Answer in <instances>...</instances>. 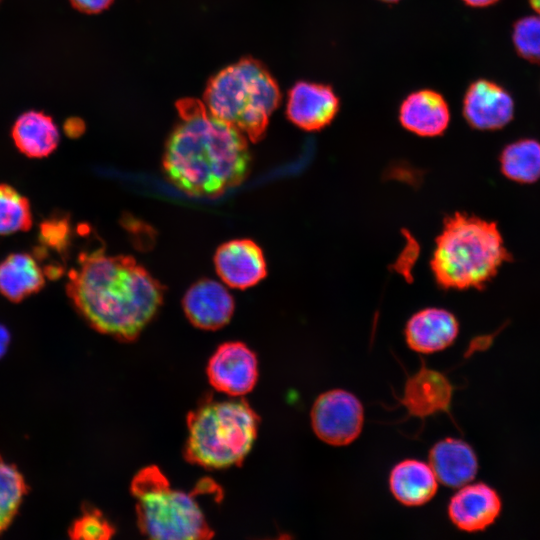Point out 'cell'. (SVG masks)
<instances>
[{
    "instance_id": "4316f807",
    "label": "cell",
    "mask_w": 540,
    "mask_h": 540,
    "mask_svg": "<svg viewBox=\"0 0 540 540\" xmlns=\"http://www.w3.org/2000/svg\"><path fill=\"white\" fill-rule=\"evenodd\" d=\"M113 0H70L72 6L80 12L95 14L105 10Z\"/></svg>"
},
{
    "instance_id": "d4e9b609",
    "label": "cell",
    "mask_w": 540,
    "mask_h": 540,
    "mask_svg": "<svg viewBox=\"0 0 540 540\" xmlns=\"http://www.w3.org/2000/svg\"><path fill=\"white\" fill-rule=\"evenodd\" d=\"M115 530L104 515L96 508L86 507L83 513L71 524L69 536L72 539H109Z\"/></svg>"
},
{
    "instance_id": "3957f363",
    "label": "cell",
    "mask_w": 540,
    "mask_h": 540,
    "mask_svg": "<svg viewBox=\"0 0 540 540\" xmlns=\"http://www.w3.org/2000/svg\"><path fill=\"white\" fill-rule=\"evenodd\" d=\"M511 259L495 222L455 212L444 220L430 266L444 289H481Z\"/></svg>"
},
{
    "instance_id": "d6986e66",
    "label": "cell",
    "mask_w": 540,
    "mask_h": 540,
    "mask_svg": "<svg viewBox=\"0 0 540 540\" xmlns=\"http://www.w3.org/2000/svg\"><path fill=\"white\" fill-rule=\"evenodd\" d=\"M11 134L18 150L30 158L50 155L60 140L59 130L52 117L36 110L22 113L16 119Z\"/></svg>"
},
{
    "instance_id": "83f0119b",
    "label": "cell",
    "mask_w": 540,
    "mask_h": 540,
    "mask_svg": "<svg viewBox=\"0 0 540 540\" xmlns=\"http://www.w3.org/2000/svg\"><path fill=\"white\" fill-rule=\"evenodd\" d=\"M64 127L65 132L68 136L76 137L83 132L84 124L81 122L80 119L70 118L66 121Z\"/></svg>"
},
{
    "instance_id": "2e32d148",
    "label": "cell",
    "mask_w": 540,
    "mask_h": 540,
    "mask_svg": "<svg viewBox=\"0 0 540 540\" xmlns=\"http://www.w3.org/2000/svg\"><path fill=\"white\" fill-rule=\"evenodd\" d=\"M428 464L439 483L457 489L472 482L479 469L474 449L467 442L450 437L431 447Z\"/></svg>"
},
{
    "instance_id": "30bf717a",
    "label": "cell",
    "mask_w": 540,
    "mask_h": 540,
    "mask_svg": "<svg viewBox=\"0 0 540 540\" xmlns=\"http://www.w3.org/2000/svg\"><path fill=\"white\" fill-rule=\"evenodd\" d=\"M454 386L448 377L423 362L417 372L406 379L399 403L409 416L425 419L449 413Z\"/></svg>"
},
{
    "instance_id": "5bb4252c",
    "label": "cell",
    "mask_w": 540,
    "mask_h": 540,
    "mask_svg": "<svg viewBox=\"0 0 540 540\" xmlns=\"http://www.w3.org/2000/svg\"><path fill=\"white\" fill-rule=\"evenodd\" d=\"M183 309L194 326L216 330L230 321L234 312V300L219 282L202 279L187 290L183 298Z\"/></svg>"
},
{
    "instance_id": "6da1fadb",
    "label": "cell",
    "mask_w": 540,
    "mask_h": 540,
    "mask_svg": "<svg viewBox=\"0 0 540 540\" xmlns=\"http://www.w3.org/2000/svg\"><path fill=\"white\" fill-rule=\"evenodd\" d=\"M66 291L93 329L127 342L153 319L164 297L162 284L133 257L107 255L104 248L79 255Z\"/></svg>"
},
{
    "instance_id": "4dcf8cb0",
    "label": "cell",
    "mask_w": 540,
    "mask_h": 540,
    "mask_svg": "<svg viewBox=\"0 0 540 540\" xmlns=\"http://www.w3.org/2000/svg\"><path fill=\"white\" fill-rule=\"evenodd\" d=\"M532 8L540 15V0H529Z\"/></svg>"
},
{
    "instance_id": "277c9868",
    "label": "cell",
    "mask_w": 540,
    "mask_h": 540,
    "mask_svg": "<svg viewBox=\"0 0 540 540\" xmlns=\"http://www.w3.org/2000/svg\"><path fill=\"white\" fill-rule=\"evenodd\" d=\"M258 424V415L243 399H206L187 417L185 458L207 469L239 465L256 440Z\"/></svg>"
},
{
    "instance_id": "e0dca14e",
    "label": "cell",
    "mask_w": 540,
    "mask_h": 540,
    "mask_svg": "<svg viewBox=\"0 0 540 540\" xmlns=\"http://www.w3.org/2000/svg\"><path fill=\"white\" fill-rule=\"evenodd\" d=\"M399 121L406 130L419 136H439L449 125V106L445 98L434 90L414 91L401 103Z\"/></svg>"
},
{
    "instance_id": "cb8c5ba5",
    "label": "cell",
    "mask_w": 540,
    "mask_h": 540,
    "mask_svg": "<svg viewBox=\"0 0 540 540\" xmlns=\"http://www.w3.org/2000/svg\"><path fill=\"white\" fill-rule=\"evenodd\" d=\"M512 40L522 58L534 63L540 62V15L519 19L514 24Z\"/></svg>"
},
{
    "instance_id": "ffe728a7",
    "label": "cell",
    "mask_w": 540,
    "mask_h": 540,
    "mask_svg": "<svg viewBox=\"0 0 540 540\" xmlns=\"http://www.w3.org/2000/svg\"><path fill=\"white\" fill-rule=\"evenodd\" d=\"M44 284V274L31 255L14 253L0 262V293L10 301L23 300Z\"/></svg>"
},
{
    "instance_id": "8fae6325",
    "label": "cell",
    "mask_w": 540,
    "mask_h": 540,
    "mask_svg": "<svg viewBox=\"0 0 540 540\" xmlns=\"http://www.w3.org/2000/svg\"><path fill=\"white\" fill-rule=\"evenodd\" d=\"M339 98L331 86L301 81L289 91L286 113L289 120L306 131H318L332 122Z\"/></svg>"
},
{
    "instance_id": "484cf974",
    "label": "cell",
    "mask_w": 540,
    "mask_h": 540,
    "mask_svg": "<svg viewBox=\"0 0 540 540\" xmlns=\"http://www.w3.org/2000/svg\"><path fill=\"white\" fill-rule=\"evenodd\" d=\"M69 236V225L65 219H50L41 226V239L48 246L62 251Z\"/></svg>"
},
{
    "instance_id": "52a82bcc",
    "label": "cell",
    "mask_w": 540,
    "mask_h": 540,
    "mask_svg": "<svg viewBox=\"0 0 540 540\" xmlns=\"http://www.w3.org/2000/svg\"><path fill=\"white\" fill-rule=\"evenodd\" d=\"M311 426L315 435L332 446H346L362 432L364 408L361 401L344 389L320 394L311 409Z\"/></svg>"
},
{
    "instance_id": "8992f818",
    "label": "cell",
    "mask_w": 540,
    "mask_h": 540,
    "mask_svg": "<svg viewBox=\"0 0 540 540\" xmlns=\"http://www.w3.org/2000/svg\"><path fill=\"white\" fill-rule=\"evenodd\" d=\"M140 531L151 539L195 540L214 535L192 494L173 489L156 466L141 469L131 482Z\"/></svg>"
},
{
    "instance_id": "7402d4cb",
    "label": "cell",
    "mask_w": 540,
    "mask_h": 540,
    "mask_svg": "<svg viewBox=\"0 0 540 540\" xmlns=\"http://www.w3.org/2000/svg\"><path fill=\"white\" fill-rule=\"evenodd\" d=\"M27 492L22 473L0 455V534L14 520Z\"/></svg>"
},
{
    "instance_id": "ba28073f",
    "label": "cell",
    "mask_w": 540,
    "mask_h": 540,
    "mask_svg": "<svg viewBox=\"0 0 540 540\" xmlns=\"http://www.w3.org/2000/svg\"><path fill=\"white\" fill-rule=\"evenodd\" d=\"M207 376L217 391L233 397L243 396L257 382V357L241 342L223 343L208 361Z\"/></svg>"
},
{
    "instance_id": "5b68a950",
    "label": "cell",
    "mask_w": 540,
    "mask_h": 540,
    "mask_svg": "<svg viewBox=\"0 0 540 540\" xmlns=\"http://www.w3.org/2000/svg\"><path fill=\"white\" fill-rule=\"evenodd\" d=\"M280 99V90L273 77L252 60H243L221 70L210 81L205 93L206 109L252 141L263 136Z\"/></svg>"
},
{
    "instance_id": "ac0fdd59",
    "label": "cell",
    "mask_w": 540,
    "mask_h": 540,
    "mask_svg": "<svg viewBox=\"0 0 540 540\" xmlns=\"http://www.w3.org/2000/svg\"><path fill=\"white\" fill-rule=\"evenodd\" d=\"M388 483L392 495L399 503L407 507H418L435 496L439 482L428 463L405 459L391 469Z\"/></svg>"
},
{
    "instance_id": "9a60e30c",
    "label": "cell",
    "mask_w": 540,
    "mask_h": 540,
    "mask_svg": "<svg viewBox=\"0 0 540 540\" xmlns=\"http://www.w3.org/2000/svg\"><path fill=\"white\" fill-rule=\"evenodd\" d=\"M459 333L457 318L448 310L436 307L413 314L405 326V340L417 353L431 354L451 346Z\"/></svg>"
},
{
    "instance_id": "1f68e13d",
    "label": "cell",
    "mask_w": 540,
    "mask_h": 540,
    "mask_svg": "<svg viewBox=\"0 0 540 540\" xmlns=\"http://www.w3.org/2000/svg\"><path fill=\"white\" fill-rule=\"evenodd\" d=\"M382 2H386V3H395V2H398L400 0H380Z\"/></svg>"
},
{
    "instance_id": "4fadbf2b",
    "label": "cell",
    "mask_w": 540,
    "mask_h": 540,
    "mask_svg": "<svg viewBox=\"0 0 540 540\" xmlns=\"http://www.w3.org/2000/svg\"><path fill=\"white\" fill-rule=\"evenodd\" d=\"M214 264L222 281L237 289L254 286L267 274L263 252L250 239H236L222 244L215 253Z\"/></svg>"
},
{
    "instance_id": "44dd1931",
    "label": "cell",
    "mask_w": 540,
    "mask_h": 540,
    "mask_svg": "<svg viewBox=\"0 0 540 540\" xmlns=\"http://www.w3.org/2000/svg\"><path fill=\"white\" fill-rule=\"evenodd\" d=\"M503 175L518 183H534L540 179V142L520 139L508 144L499 157Z\"/></svg>"
},
{
    "instance_id": "7a4b0ae2",
    "label": "cell",
    "mask_w": 540,
    "mask_h": 540,
    "mask_svg": "<svg viewBox=\"0 0 540 540\" xmlns=\"http://www.w3.org/2000/svg\"><path fill=\"white\" fill-rule=\"evenodd\" d=\"M180 112L163 156L167 179L195 197H218L242 183L251 162L244 133L197 103Z\"/></svg>"
},
{
    "instance_id": "603a6c76",
    "label": "cell",
    "mask_w": 540,
    "mask_h": 540,
    "mask_svg": "<svg viewBox=\"0 0 540 540\" xmlns=\"http://www.w3.org/2000/svg\"><path fill=\"white\" fill-rule=\"evenodd\" d=\"M32 225L28 200L7 184H0V235L27 231Z\"/></svg>"
},
{
    "instance_id": "9c48e42d",
    "label": "cell",
    "mask_w": 540,
    "mask_h": 540,
    "mask_svg": "<svg viewBox=\"0 0 540 540\" xmlns=\"http://www.w3.org/2000/svg\"><path fill=\"white\" fill-rule=\"evenodd\" d=\"M499 493L484 482H470L458 488L449 500L447 513L460 531H485L495 523L502 511Z\"/></svg>"
},
{
    "instance_id": "f1b7e54d",
    "label": "cell",
    "mask_w": 540,
    "mask_h": 540,
    "mask_svg": "<svg viewBox=\"0 0 540 540\" xmlns=\"http://www.w3.org/2000/svg\"><path fill=\"white\" fill-rule=\"evenodd\" d=\"M10 343V333L8 329L0 324V358L7 352Z\"/></svg>"
},
{
    "instance_id": "7c38bea8",
    "label": "cell",
    "mask_w": 540,
    "mask_h": 540,
    "mask_svg": "<svg viewBox=\"0 0 540 540\" xmlns=\"http://www.w3.org/2000/svg\"><path fill=\"white\" fill-rule=\"evenodd\" d=\"M463 116L478 130H496L514 116V100L500 85L486 79L470 84L463 99Z\"/></svg>"
},
{
    "instance_id": "f546056e",
    "label": "cell",
    "mask_w": 540,
    "mask_h": 540,
    "mask_svg": "<svg viewBox=\"0 0 540 540\" xmlns=\"http://www.w3.org/2000/svg\"><path fill=\"white\" fill-rule=\"evenodd\" d=\"M467 5L472 7H486L496 3L498 0H463Z\"/></svg>"
}]
</instances>
